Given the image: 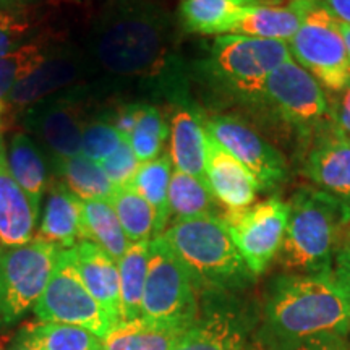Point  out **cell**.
I'll use <instances>...</instances> for the list:
<instances>
[{
	"label": "cell",
	"mask_w": 350,
	"mask_h": 350,
	"mask_svg": "<svg viewBox=\"0 0 350 350\" xmlns=\"http://www.w3.org/2000/svg\"><path fill=\"white\" fill-rule=\"evenodd\" d=\"M349 336L350 292L332 271L271 279L253 336L262 347L306 350Z\"/></svg>",
	"instance_id": "obj_1"
},
{
	"label": "cell",
	"mask_w": 350,
	"mask_h": 350,
	"mask_svg": "<svg viewBox=\"0 0 350 350\" xmlns=\"http://www.w3.org/2000/svg\"><path fill=\"white\" fill-rule=\"evenodd\" d=\"M172 16L159 0H106L90 31L94 67L117 78H156L170 68Z\"/></svg>",
	"instance_id": "obj_2"
},
{
	"label": "cell",
	"mask_w": 350,
	"mask_h": 350,
	"mask_svg": "<svg viewBox=\"0 0 350 350\" xmlns=\"http://www.w3.org/2000/svg\"><path fill=\"white\" fill-rule=\"evenodd\" d=\"M287 206L279 265L288 274L329 273L344 230L350 224V204L319 188L301 187Z\"/></svg>",
	"instance_id": "obj_3"
},
{
	"label": "cell",
	"mask_w": 350,
	"mask_h": 350,
	"mask_svg": "<svg viewBox=\"0 0 350 350\" xmlns=\"http://www.w3.org/2000/svg\"><path fill=\"white\" fill-rule=\"evenodd\" d=\"M165 242L203 292H239L253 286L256 275L235 247L222 216L175 221L163 234Z\"/></svg>",
	"instance_id": "obj_4"
},
{
	"label": "cell",
	"mask_w": 350,
	"mask_h": 350,
	"mask_svg": "<svg viewBox=\"0 0 350 350\" xmlns=\"http://www.w3.org/2000/svg\"><path fill=\"white\" fill-rule=\"evenodd\" d=\"M288 59L286 41L222 34L214 39L206 67L213 80L235 98L261 103L271 73Z\"/></svg>",
	"instance_id": "obj_5"
},
{
	"label": "cell",
	"mask_w": 350,
	"mask_h": 350,
	"mask_svg": "<svg viewBox=\"0 0 350 350\" xmlns=\"http://www.w3.org/2000/svg\"><path fill=\"white\" fill-rule=\"evenodd\" d=\"M301 21L288 49L321 86L339 93L350 81V60L340 23L318 0H299Z\"/></svg>",
	"instance_id": "obj_6"
},
{
	"label": "cell",
	"mask_w": 350,
	"mask_h": 350,
	"mask_svg": "<svg viewBox=\"0 0 350 350\" xmlns=\"http://www.w3.org/2000/svg\"><path fill=\"white\" fill-rule=\"evenodd\" d=\"M60 248L34 237L0 256V329L18 323L46 291Z\"/></svg>",
	"instance_id": "obj_7"
},
{
	"label": "cell",
	"mask_w": 350,
	"mask_h": 350,
	"mask_svg": "<svg viewBox=\"0 0 350 350\" xmlns=\"http://www.w3.org/2000/svg\"><path fill=\"white\" fill-rule=\"evenodd\" d=\"M258 325L252 301L234 292H203L193 325L174 350H245Z\"/></svg>",
	"instance_id": "obj_8"
},
{
	"label": "cell",
	"mask_w": 350,
	"mask_h": 350,
	"mask_svg": "<svg viewBox=\"0 0 350 350\" xmlns=\"http://www.w3.org/2000/svg\"><path fill=\"white\" fill-rule=\"evenodd\" d=\"M33 312L44 323L83 327L100 339L117 326L86 288L77 268L73 248L59 252L46 291Z\"/></svg>",
	"instance_id": "obj_9"
},
{
	"label": "cell",
	"mask_w": 350,
	"mask_h": 350,
	"mask_svg": "<svg viewBox=\"0 0 350 350\" xmlns=\"http://www.w3.org/2000/svg\"><path fill=\"white\" fill-rule=\"evenodd\" d=\"M91 85L72 86L21 111L25 129L38 138L51 159L80 154L90 120Z\"/></svg>",
	"instance_id": "obj_10"
},
{
	"label": "cell",
	"mask_w": 350,
	"mask_h": 350,
	"mask_svg": "<svg viewBox=\"0 0 350 350\" xmlns=\"http://www.w3.org/2000/svg\"><path fill=\"white\" fill-rule=\"evenodd\" d=\"M261 103L301 137L313 138L331 125L329 103L323 86L292 59L271 73Z\"/></svg>",
	"instance_id": "obj_11"
},
{
	"label": "cell",
	"mask_w": 350,
	"mask_h": 350,
	"mask_svg": "<svg viewBox=\"0 0 350 350\" xmlns=\"http://www.w3.org/2000/svg\"><path fill=\"white\" fill-rule=\"evenodd\" d=\"M200 295L191 275L163 235L151 239L148 275L143 294V317L193 323Z\"/></svg>",
	"instance_id": "obj_12"
},
{
	"label": "cell",
	"mask_w": 350,
	"mask_h": 350,
	"mask_svg": "<svg viewBox=\"0 0 350 350\" xmlns=\"http://www.w3.org/2000/svg\"><path fill=\"white\" fill-rule=\"evenodd\" d=\"M287 217L288 206L279 196H271L239 211L222 213V221L235 247L256 278L281 252Z\"/></svg>",
	"instance_id": "obj_13"
},
{
	"label": "cell",
	"mask_w": 350,
	"mask_h": 350,
	"mask_svg": "<svg viewBox=\"0 0 350 350\" xmlns=\"http://www.w3.org/2000/svg\"><path fill=\"white\" fill-rule=\"evenodd\" d=\"M203 122L208 133L250 170L260 191L274 190L287 180L286 159L250 125L230 116H213Z\"/></svg>",
	"instance_id": "obj_14"
},
{
	"label": "cell",
	"mask_w": 350,
	"mask_h": 350,
	"mask_svg": "<svg viewBox=\"0 0 350 350\" xmlns=\"http://www.w3.org/2000/svg\"><path fill=\"white\" fill-rule=\"evenodd\" d=\"M94 68L90 54L62 44L41 67L13 88L7 98L8 111L21 112L52 94L81 85Z\"/></svg>",
	"instance_id": "obj_15"
},
{
	"label": "cell",
	"mask_w": 350,
	"mask_h": 350,
	"mask_svg": "<svg viewBox=\"0 0 350 350\" xmlns=\"http://www.w3.org/2000/svg\"><path fill=\"white\" fill-rule=\"evenodd\" d=\"M304 172L319 190L350 204V139L329 125L313 137Z\"/></svg>",
	"instance_id": "obj_16"
},
{
	"label": "cell",
	"mask_w": 350,
	"mask_h": 350,
	"mask_svg": "<svg viewBox=\"0 0 350 350\" xmlns=\"http://www.w3.org/2000/svg\"><path fill=\"white\" fill-rule=\"evenodd\" d=\"M206 180L214 198L226 208V211H239L252 206L260 191V185L250 170L226 151L208 131Z\"/></svg>",
	"instance_id": "obj_17"
},
{
	"label": "cell",
	"mask_w": 350,
	"mask_h": 350,
	"mask_svg": "<svg viewBox=\"0 0 350 350\" xmlns=\"http://www.w3.org/2000/svg\"><path fill=\"white\" fill-rule=\"evenodd\" d=\"M38 216L39 208L10 172L5 143L0 133V247L15 248L31 242Z\"/></svg>",
	"instance_id": "obj_18"
},
{
	"label": "cell",
	"mask_w": 350,
	"mask_h": 350,
	"mask_svg": "<svg viewBox=\"0 0 350 350\" xmlns=\"http://www.w3.org/2000/svg\"><path fill=\"white\" fill-rule=\"evenodd\" d=\"M169 156L177 170L206 183V129L198 112L175 103L169 116Z\"/></svg>",
	"instance_id": "obj_19"
},
{
	"label": "cell",
	"mask_w": 350,
	"mask_h": 350,
	"mask_svg": "<svg viewBox=\"0 0 350 350\" xmlns=\"http://www.w3.org/2000/svg\"><path fill=\"white\" fill-rule=\"evenodd\" d=\"M77 268L90 294L103 306L116 325L122 323L120 314V275L117 261L103 248L88 240H80L75 247Z\"/></svg>",
	"instance_id": "obj_20"
},
{
	"label": "cell",
	"mask_w": 350,
	"mask_h": 350,
	"mask_svg": "<svg viewBox=\"0 0 350 350\" xmlns=\"http://www.w3.org/2000/svg\"><path fill=\"white\" fill-rule=\"evenodd\" d=\"M193 323L142 317L119 323L103 339L104 350H174Z\"/></svg>",
	"instance_id": "obj_21"
},
{
	"label": "cell",
	"mask_w": 350,
	"mask_h": 350,
	"mask_svg": "<svg viewBox=\"0 0 350 350\" xmlns=\"http://www.w3.org/2000/svg\"><path fill=\"white\" fill-rule=\"evenodd\" d=\"M47 190L49 196L36 237L68 250L81 240V200L59 178H52Z\"/></svg>",
	"instance_id": "obj_22"
},
{
	"label": "cell",
	"mask_w": 350,
	"mask_h": 350,
	"mask_svg": "<svg viewBox=\"0 0 350 350\" xmlns=\"http://www.w3.org/2000/svg\"><path fill=\"white\" fill-rule=\"evenodd\" d=\"M268 0H182L180 20L188 33L232 34L248 8Z\"/></svg>",
	"instance_id": "obj_23"
},
{
	"label": "cell",
	"mask_w": 350,
	"mask_h": 350,
	"mask_svg": "<svg viewBox=\"0 0 350 350\" xmlns=\"http://www.w3.org/2000/svg\"><path fill=\"white\" fill-rule=\"evenodd\" d=\"M300 21L299 0H288L287 3L282 0H268L261 5L248 8L232 34L291 41L299 29Z\"/></svg>",
	"instance_id": "obj_24"
},
{
	"label": "cell",
	"mask_w": 350,
	"mask_h": 350,
	"mask_svg": "<svg viewBox=\"0 0 350 350\" xmlns=\"http://www.w3.org/2000/svg\"><path fill=\"white\" fill-rule=\"evenodd\" d=\"M7 157L16 183L39 208L44 193L49 188V172L42 148L28 133L18 131L10 139Z\"/></svg>",
	"instance_id": "obj_25"
},
{
	"label": "cell",
	"mask_w": 350,
	"mask_h": 350,
	"mask_svg": "<svg viewBox=\"0 0 350 350\" xmlns=\"http://www.w3.org/2000/svg\"><path fill=\"white\" fill-rule=\"evenodd\" d=\"M60 46L62 44L57 42L54 36L42 34L10 54L0 57V122L7 124L5 117L10 112L7 107V98L13 88L41 67Z\"/></svg>",
	"instance_id": "obj_26"
},
{
	"label": "cell",
	"mask_w": 350,
	"mask_h": 350,
	"mask_svg": "<svg viewBox=\"0 0 350 350\" xmlns=\"http://www.w3.org/2000/svg\"><path fill=\"white\" fill-rule=\"evenodd\" d=\"M13 350H104L103 339L91 331L59 323H38L21 327Z\"/></svg>",
	"instance_id": "obj_27"
},
{
	"label": "cell",
	"mask_w": 350,
	"mask_h": 350,
	"mask_svg": "<svg viewBox=\"0 0 350 350\" xmlns=\"http://www.w3.org/2000/svg\"><path fill=\"white\" fill-rule=\"evenodd\" d=\"M81 240L98 245L117 262L124 256L130 247V240L122 229L111 200L81 201Z\"/></svg>",
	"instance_id": "obj_28"
},
{
	"label": "cell",
	"mask_w": 350,
	"mask_h": 350,
	"mask_svg": "<svg viewBox=\"0 0 350 350\" xmlns=\"http://www.w3.org/2000/svg\"><path fill=\"white\" fill-rule=\"evenodd\" d=\"M150 242L130 243L124 256L120 258V314L122 323L133 321L143 317V294L148 275V261H150Z\"/></svg>",
	"instance_id": "obj_29"
},
{
	"label": "cell",
	"mask_w": 350,
	"mask_h": 350,
	"mask_svg": "<svg viewBox=\"0 0 350 350\" xmlns=\"http://www.w3.org/2000/svg\"><path fill=\"white\" fill-rule=\"evenodd\" d=\"M52 167L60 182L81 201L111 198L113 187L103 167L83 154L72 157H55Z\"/></svg>",
	"instance_id": "obj_30"
},
{
	"label": "cell",
	"mask_w": 350,
	"mask_h": 350,
	"mask_svg": "<svg viewBox=\"0 0 350 350\" xmlns=\"http://www.w3.org/2000/svg\"><path fill=\"white\" fill-rule=\"evenodd\" d=\"M169 213L175 221H185L203 216H222L219 201L193 175L175 169L169 185Z\"/></svg>",
	"instance_id": "obj_31"
},
{
	"label": "cell",
	"mask_w": 350,
	"mask_h": 350,
	"mask_svg": "<svg viewBox=\"0 0 350 350\" xmlns=\"http://www.w3.org/2000/svg\"><path fill=\"white\" fill-rule=\"evenodd\" d=\"M172 178V159L169 154H161L156 159L139 164L131 187L151 204L156 213L154 237L167 229L169 213V185Z\"/></svg>",
	"instance_id": "obj_32"
},
{
	"label": "cell",
	"mask_w": 350,
	"mask_h": 350,
	"mask_svg": "<svg viewBox=\"0 0 350 350\" xmlns=\"http://www.w3.org/2000/svg\"><path fill=\"white\" fill-rule=\"evenodd\" d=\"M109 200L116 209L122 229H124L130 243L146 242V240L154 239V209L131 187V183L113 188V193Z\"/></svg>",
	"instance_id": "obj_33"
},
{
	"label": "cell",
	"mask_w": 350,
	"mask_h": 350,
	"mask_svg": "<svg viewBox=\"0 0 350 350\" xmlns=\"http://www.w3.org/2000/svg\"><path fill=\"white\" fill-rule=\"evenodd\" d=\"M169 138V122L159 107L143 104L142 116L131 131L129 143L139 164L156 159L163 152L165 139Z\"/></svg>",
	"instance_id": "obj_34"
},
{
	"label": "cell",
	"mask_w": 350,
	"mask_h": 350,
	"mask_svg": "<svg viewBox=\"0 0 350 350\" xmlns=\"http://www.w3.org/2000/svg\"><path fill=\"white\" fill-rule=\"evenodd\" d=\"M42 34L46 33H41V18L33 8L28 5L0 8V57Z\"/></svg>",
	"instance_id": "obj_35"
},
{
	"label": "cell",
	"mask_w": 350,
	"mask_h": 350,
	"mask_svg": "<svg viewBox=\"0 0 350 350\" xmlns=\"http://www.w3.org/2000/svg\"><path fill=\"white\" fill-rule=\"evenodd\" d=\"M119 130L113 125L112 117L98 116L88 120L81 137V151L88 159L100 164L124 143Z\"/></svg>",
	"instance_id": "obj_36"
},
{
	"label": "cell",
	"mask_w": 350,
	"mask_h": 350,
	"mask_svg": "<svg viewBox=\"0 0 350 350\" xmlns=\"http://www.w3.org/2000/svg\"><path fill=\"white\" fill-rule=\"evenodd\" d=\"M103 167L104 174L111 180L113 187H124L130 185L133 180L135 174L139 167V161L135 156L133 150H131L130 143L125 142L107 157L106 161L99 164Z\"/></svg>",
	"instance_id": "obj_37"
},
{
	"label": "cell",
	"mask_w": 350,
	"mask_h": 350,
	"mask_svg": "<svg viewBox=\"0 0 350 350\" xmlns=\"http://www.w3.org/2000/svg\"><path fill=\"white\" fill-rule=\"evenodd\" d=\"M334 94L336 98L329 104L331 126L350 139V81L344 90Z\"/></svg>",
	"instance_id": "obj_38"
},
{
	"label": "cell",
	"mask_w": 350,
	"mask_h": 350,
	"mask_svg": "<svg viewBox=\"0 0 350 350\" xmlns=\"http://www.w3.org/2000/svg\"><path fill=\"white\" fill-rule=\"evenodd\" d=\"M144 103H130L124 104L117 109L116 113L112 116V122L116 125V129L119 130L122 138L129 142L131 131H133L135 126H137V122L142 116Z\"/></svg>",
	"instance_id": "obj_39"
},
{
	"label": "cell",
	"mask_w": 350,
	"mask_h": 350,
	"mask_svg": "<svg viewBox=\"0 0 350 350\" xmlns=\"http://www.w3.org/2000/svg\"><path fill=\"white\" fill-rule=\"evenodd\" d=\"M334 273L338 281L350 292V229L340 239L338 252L334 255Z\"/></svg>",
	"instance_id": "obj_40"
},
{
	"label": "cell",
	"mask_w": 350,
	"mask_h": 350,
	"mask_svg": "<svg viewBox=\"0 0 350 350\" xmlns=\"http://www.w3.org/2000/svg\"><path fill=\"white\" fill-rule=\"evenodd\" d=\"M329 10L340 23L350 25V0H318Z\"/></svg>",
	"instance_id": "obj_41"
},
{
	"label": "cell",
	"mask_w": 350,
	"mask_h": 350,
	"mask_svg": "<svg viewBox=\"0 0 350 350\" xmlns=\"http://www.w3.org/2000/svg\"><path fill=\"white\" fill-rule=\"evenodd\" d=\"M306 350H350V336L345 339L336 340V342L318 345V347H312V349H306Z\"/></svg>",
	"instance_id": "obj_42"
},
{
	"label": "cell",
	"mask_w": 350,
	"mask_h": 350,
	"mask_svg": "<svg viewBox=\"0 0 350 350\" xmlns=\"http://www.w3.org/2000/svg\"><path fill=\"white\" fill-rule=\"evenodd\" d=\"M33 0H0V8H13V7H25L31 3Z\"/></svg>",
	"instance_id": "obj_43"
},
{
	"label": "cell",
	"mask_w": 350,
	"mask_h": 350,
	"mask_svg": "<svg viewBox=\"0 0 350 350\" xmlns=\"http://www.w3.org/2000/svg\"><path fill=\"white\" fill-rule=\"evenodd\" d=\"M340 33H342L344 42H345V49H347V55L350 60V25L340 23Z\"/></svg>",
	"instance_id": "obj_44"
},
{
	"label": "cell",
	"mask_w": 350,
	"mask_h": 350,
	"mask_svg": "<svg viewBox=\"0 0 350 350\" xmlns=\"http://www.w3.org/2000/svg\"><path fill=\"white\" fill-rule=\"evenodd\" d=\"M245 350H268L266 347H262V345L258 342V340L253 338L252 340H250V344L247 345V347H245Z\"/></svg>",
	"instance_id": "obj_45"
},
{
	"label": "cell",
	"mask_w": 350,
	"mask_h": 350,
	"mask_svg": "<svg viewBox=\"0 0 350 350\" xmlns=\"http://www.w3.org/2000/svg\"><path fill=\"white\" fill-rule=\"evenodd\" d=\"M2 253H3V248H2V247H0V256H2Z\"/></svg>",
	"instance_id": "obj_46"
},
{
	"label": "cell",
	"mask_w": 350,
	"mask_h": 350,
	"mask_svg": "<svg viewBox=\"0 0 350 350\" xmlns=\"http://www.w3.org/2000/svg\"><path fill=\"white\" fill-rule=\"evenodd\" d=\"M0 350H2V349H0Z\"/></svg>",
	"instance_id": "obj_47"
}]
</instances>
